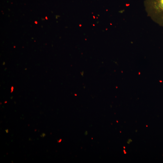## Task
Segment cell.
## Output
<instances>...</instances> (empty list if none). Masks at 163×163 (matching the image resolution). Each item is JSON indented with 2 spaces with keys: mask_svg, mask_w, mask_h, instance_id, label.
Returning a JSON list of instances; mask_svg holds the SVG:
<instances>
[{
  "mask_svg": "<svg viewBox=\"0 0 163 163\" xmlns=\"http://www.w3.org/2000/svg\"><path fill=\"white\" fill-rule=\"evenodd\" d=\"M145 5L154 20L163 27V0H146Z\"/></svg>",
  "mask_w": 163,
  "mask_h": 163,
  "instance_id": "6da1fadb",
  "label": "cell"
},
{
  "mask_svg": "<svg viewBox=\"0 0 163 163\" xmlns=\"http://www.w3.org/2000/svg\"><path fill=\"white\" fill-rule=\"evenodd\" d=\"M45 134L44 133H43L42 135H40V136L42 137H44L45 136Z\"/></svg>",
  "mask_w": 163,
  "mask_h": 163,
  "instance_id": "7a4b0ae2",
  "label": "cell"
},
{
  "mask_svg": "<svg viewBox=\"0 0 163 163\" xmlns=\"http://www.w3.org/2000/svg\"><path fill=\"white\" fill-rule=\"evenodd\" d=\"M5 131L7 133H8V129H6Z\"/></svg>",
  "mask_w": 163,
  "mask_h": 163,
  "instance_id": "3957f363",
  "label": "cell"
}]
</instances>
